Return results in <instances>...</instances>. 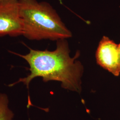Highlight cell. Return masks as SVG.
<instances>
[{
    "instance_id": "obj_1",
    "label": "cell",
    "mask_w": 120,
    "mask_h": 120,
    "mask_svg": "<svg viewBox=\"0 0 120 120\" xmlns=\"http://www.w3.org/2000/svg\"><path fill=\"white\" fill-rule=\"evenodd\" d=\"M30 49V52L25 55L13 52L26 60L30 66V73L10 86L22 82L28 87L32 80L40 77H42L43 82H60L64 89L81 93L84 68L82 63L77 60L80 52L77 51L74 57H71L66 39L57 41L56 49L53 51Z\"/></svg>"
},
{
    "instance_id": "obj_2",
    "label": "cell",
    "mask_w": 120,
    "mask_h": 120,
    "mask_svg": "<svg viewBox=\"0 0 120 120\" xmlns=\"http://www.w3.org/2000/svg\"><path fill=\"white\" fill-rule=\"evenodd\" d=\"M23 34L29 40L58 41L71 38L72 34L58 14L46 2L19 0Z\"/></svg>"
},
{
    "instance_id": "obj_3",
    "label": "cell",
    "mask_w": 120,
    "mask_h": 120,
    "mask_svg": "<svg viewBox=\"0 0 120 120\" xmlns=\"http://www.w3.org/2000/svg\"><path fill=\"white\" fill-rule=\"evenodd\" d=\"M23 34L19 0H0V37Z\"/></svg>"
},
{
    "instance_id": "obj_4",
    "label": "cell",
    "mask_w": 120,
    "mask_h": 120,
    "mask_svg": "<svg viewBox=\"0 0 120 120\" xmlns=\"http://www.w3.org/2000/svg\"><path fill=\"white\" fill-rule=\"evenodd\" d=\"M96 58L97 63L115 76L120 74L118 45L107 37L103 36L99 44Z\"/></svg>"
},
{
    "instance_id": "obj_5",
    "label": "cell",
    "mask_w": 120,
    "mask_h": 120,
    "mask_svg": "<svg viewBox=\"0 0 120 120\" xmlns=\"http://www.w3.org/2000/svg\"><path fill=\"white\" fill-rule=\"evenodd\" d=\"M7 96L0 93V120H13L14 114L8 106Z\"/></svg>"
},
{
    "instance_id": "obj_6",
    "label": "cell",
    "mask_w": 120,
    "mask_h": 120,
    "mask_svg": "<svg viewBox=\"0 0 120 120\" xmlns=\"http://www.w3.org/2000/svg\"><path fill=\"white\" fill-rule=\"evenodd\" d=\"M118 51H119V56H120V43L118 45Z\"/></svg>"
},
{
    "instance_id": "obj_7",
    "label": "cell",
    "mask_w": 120,
    "mask_h": 120,
    "mask_svg": "<svg viewBox=\"0 0 120 120\" xmlns=\"http://www.w3.org/2000/svg\"><path fill=\"white\" fill-rule=\"evenodd\" d=\"M60 2L61 3H62V1H61V0H60Z\"/></svg>"
},
{
    "instance_id": "obj_8",
    "label": "cell",
    "mask_w": 120,
    "mask_h": 120,
    "mask_svg": "<svg viewBox=\"0 0 120 120\" xmlns=\"http://www.w3.org/2000/svg\"></svg>"
}]
</instances>
